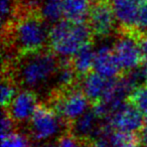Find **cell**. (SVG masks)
<instances>
[{"mask_svg":"<svg viewBox=\"0 0 147 147\" xmlns=\"http://www.w3.org/2000/svg\"><path fill=\"white\" fill-rule=\"evenodd\" d=\"M135 147H143V146H139V145H137V146H135Z\"/></svg>","mask_w":147,"mask_h":147,"instance_id":"836d02e7","label":"cell"},{"mask_svg":"<svg viewBox=\"0 0 147 147\" xmlns=\"http://www.w3.org/2000/svg\"><path fill=\"white\" fill-rule=\"evenodd\" d=\"M55 147H82V143L74 134H63L57 139Z\"/></svg>","mask_w":147,"mask_h":147,"instance_id":"7402d4cb","label":"cell"},{"mask_svg":"<svg viewBox=\"0 0 147 147\" xmlns=\"http://www.w3.org/2000/svg\"><path fill=\"white\" fill-rule=\"evenodd\" d=\"M39 17L49 24H55L63 20V0H41L39 4Z\"/></svg>","mask_w":147,"mask_h":147,"instance_id":"2e32d148","label":"cell"},{"mask_svg":"<svg viewBox=\"0 0 147 147\" xmlns=\"http://www.w3.org/2000/svg\"><path fill=\"white\" fill-rule=\"evenodd\" d=\"M96 51L91 43L86 45L71 59V63L78 76H86L93 71L95 65Z\"/></svg>","mask_w":147,"mask_h":147,"instance_id":"9a60e30c","label":"cell"},{"mask_svg":"<svg viewBox=\"0 0 147 147\" xmlns=\"http://www.w3.org/2000/svg\"><path fill=\"white\" fill-rule=\"evenodd\" d=\"M137 2L139 3V4H142V3H145V2H147V0H136Z\"/></svg>","mask_w":147,"mask_h":147,"instance_id":"4dcf8cb0","label":"cell"},{"mask_svg":"<svg viewBox=\"0 0 147 147\" xmlns=\"http://www.w3.org/2000/svg\"><path fill=\"white\" fill-rule=\"evenodd\" d=\"M144 116L134 105L127 102L109 115L106 124L114 131L136 134L144 125Z\"/></svg>","mask_w":147,"mask_h":147,"instance_id":"8992f818","label":"cell"},{"mask_svg":"<svg viewBox=\"0 0 147 147\" xmlns=\"http://www.w3.org/2000/svg\"><path fill=\"white\" fill-rule=\"evenodd\" d=\"M91 147H110V143H109L107 135L103 134L98 138L94 139L93 143L91 144Z\"/></svg>","mask_w":147,"mask_h":147,"instance_id":"484cf974","label":"cell"},{"mask_svg":"<svg viewBox=\"0 0 147 147\" xmlns=\"http://www.w3.org/2000/svg\"><path fill=\"white\" fill-rule=\"evenodd\" d=\"M108 1H113V0H98V2H108Z\"/></svg>","mask_w":147,"mask_h":147,"instance_id":"1f68e13d","label":"cell"},{"mask_svg":"<svg viewBox=\"0 0 147 147\" xmlns=\"http://www.w3.org/2000/svg\"><path fill=\"white\" fill-rule=\"evenodd\" d=\"M95 51L96 57L94 71L107 79H117L122 69L115 57L113 45L109 42H101Z\"/></svg>","mask_w":147,"mask_h":147,"instance_id":"30bf717a","label":"cell"},{"mask_svg":"<svg viewBox=\"0 0 147 147\" xmlns=\"http://www.w3.org/2000/svg\"><path fill=\"white\" fill-rule=\"evenodd\" d=\"M59 67L57 55L53 51L41 49L22 55L15 65V77L24 89L37 92L55 80Z\"/></svg>","mask_w":147,"mask_h":147,"instance_id":"6da1fadb","label":"cell"},{"mask_svg":"<svg viewBox=\"0 0 147 147\" xmlns=\"http://www.w3.org/2000/svg\"><path fill=\"white\" fill-rule=\"evenodd\" d=\"M129 100L142 114L147 116V84L141 85L135 89Z\"/></svg>","mask_w":147,"mask_h":147,"instance_id":"d6986e66","label":"cell"},{"mask_svg":"<svg viewBox=\"0 0 147 147\" xmlns=\"http://www.w3.org/2000/svg\"><path fill=\"white\" fill-rule=\"evenodd\" d=\"M37 107L38 104L35 93L23 89L22 91L17 93L10 105L7 107L6 112L14 122L25 123L30 121Z\"/></svg>","mask_w":147,"mask_h":147,"instance_id":"9c48e42d","label":"cell"},{"mask_svg":"<svg viewBox=\"0 0 147 147\" xmlns=\"http://www.w3.org/2000/svg\"><path fill=\"white\" fill-rule=\"evenodd\" d=\"M140 71H141L143 81L147 84V61H145V63H143V65L140 67Z\"/></svg>","mask_w":147,"mask_h":147,"instance_id":"f1b7e54d","label":"cell"},{"mask_svg":"<svg viewBox=\"0 0 147 147\" xmlns=\"http://www.w3.org/2000/svg\"><path fill=\"white\" fill-rule=\"evenodd\" d=\"M103 134H106L108 137L110 147H135L138 143V137L135 134L114 131L108 125L104 126Z\"/></svg>","mask_w":147,"mask_h":147,"instance_id":"ac0fdd59","label":"cell"},{"mask_svg":"<svg viewBox=\"0 0 147 147\" xmlns=\"http://www.w3.org/2000/svg\"><path fill=\"white\" fill-rule=\"evenodd\" d=\"M115 79H107L95 71L83 77L81 90L90 102L98 103L104 99Z\"/></svg>","mask_w":147,"mask_h":147,"instance_id":"8fae6325","label":"cell"},{"mask_svg":"<svg viewBox=\"0 0 147 147\" xmlns=\"http://www.w3.org/2000/svg\"><path fill=\"white\" fill-rule=\"evenodd\" d=\"M139 49H140L142 59L144 61H147V38L146 37H144V38L139 40Z\"/></svg>","mask_w":147,"mask_h":147,"instance_id":"4316f807","label":"cell"},{"mask_svg":"<svg viewBox=\"0 0 147 147\" xmlns=\"http://www.w3.org/2000/svg\"><path fill=\"white\" fill-rule=\"evenodd\" d=\"M145 33H146V35H145V37H146V38H147V30L145 31Z\"/></svg>","mask_w":147,"mask_h":147,"instance_id":"d6a6232c","label":"cell"},{"mask_svg":"<svg viewBox=\"0 0 147 147\" xmlns=\"http://www.w3.org/2000/svg\"><path fill=\"white\" fill-rule=\"evenodd\" d=\"M89 104L90 101L82 90L69 88L55 97L53 108L65 122L73 123L90 110Z\"/></svg>","mask_w":147,"mask_h":147,"instance_id":"5b68a950","label":"cell"},{"mask_svg":"<svg viewBox=\"0 0 147 147\" xmlns=\"http://www.w3.org/2000/svg\"><path fill=\"white\" fill-rule=\"evenodd\" d=\"M116 21L125 29L136 27L140 4L136 0H113L111 3Z\"/></svg>","mask_w":147,"mask_h":147,"instance_id":"4fadbf2b","label":"cell"},{"mask_svg":"<svg viewBox=\"0 0 147 147\" xmlns=\"http://www.w3.org/2000/svg\"><path fill=\"white\" fill-rule=\"evenodd\" d=\"M140 140L147 147V118L145 119L144 125L140 131Z\"/></svg>","mask_w":147,"mask_h":147,"instance_id":"83f0119b","label":"cell"},{"mask_svg":"<svg viewBox=\"0 0 147 147\" xmlns=\"http://www.w3.org/2000/svg\"><path fill=\"white\" fill-rule=\"evenodd\" d=\"M78 74L71 65V63L67 59H63L59 63V67L55 74V81L57 87L61 90H67L71 88L77 80Z\"/></svg>","mask_w":147,"mask_h":147,"instance_id":"e0dca14e","label":"cell"},{"mask_svg":"<svg viewBox=\"0 0 147 147\" xmlns=\"http://www.w3.org/2000/svg\"><path fill=\"white\" fill-rule=\"evenodd\" d=\"M1 147H30V143L23 134L13 132L1 138Z\"/></svg>","mask_w":147,"mask_h":147,"instance_id":"44dd1931","label":"cell"},{"mask_svg":"<svg viewBox=\"0 0 147 147\" xmlns=\"http://www.w3.org/2000/svg\"><path fill=\"white\" fill-rule=\"evenodd\" d=\"M100 120L96 113L91 109L71 123V134L80 140L98 138L101 136L103 130V126L100 125Z\"/></svg>","mask_w":147,"mask_h":147,"instance_id":"7c38bea8","label":"cell"},{"mask_svg":"<svg viewBox=\"0 0 147 147\" xmlns=\"http://www.w3.org/2000/svg\"><path fill=\"white\" fill-rule=\"evenodd\" d=\"M136 27L140 30H147V2L140 4Z\"/></svg>","mask_w":147,"mask_h":147,"instance_id":"cb8c5ba5","label":"cell"},{"mask_svg":"<svg viewBox=\"0 0 147 147\" xmlns=\"http://www.w3.org/2000/svg\"><path fill=\"white\" fill-rule=\"evenodd\" d=\"M14 123L15 122L9 116L8 113L4 111L2 116H1V138H3L5 136H8L11 133H13Z\"/></svg>","mask_w":147,"mask_h":147,"instance_id":"603a6c76","label":"cell"},{"mask_svg":"<svg viewBox=\"0 0 147 147\" xmlns=\"http://www.w3.org/2000/svg\"><path fill=\"white\" fill-rule=\"evenodd\" d=\"M63 120L53 107L38 105L32 118L28 122L31 138L39 143L49 142L63 130Z\"/></svg>","mask_w":147,"mask_h":147,"instance_id":"277c9868","label":"cell"},{"mask_svg":"<svg viewBox=\"0 0 147 147\" xmlns=\"http://www.w3.org/2000/svg\"><path fill=\"white\" fill-rule=\"evenodd\" d=\"M113 51L122 71L136 69L143 61L139 40L131 34H123L113 43Z\"/></svg>","mask_w":147,"mask_h":147,"instance_id":"52a82bcc","label":"cell"},{"mask_svg":"<svg viewBox=\"0 0 147 147\" xmlns=\"http://www.w3.org/2000/svg\"><path fill=\"white\" fill-rule=\"evenodd\" d=\"M18 91H17L15 82L10 79H3L1 84V104L3 108H7L15 98Z\"/></svg>","mask_w":147,"mask_h":147,"instance_id":"ffe728a7","label":"cell"},{"mask_svg":"<svg viewBox=\"0 0 147 147\" xmlns=\"http://www.w3.org/2000/svg\"><path fill=\"white\" fill-rule=\"evenodd\" d=\"M36 147H55V145L51 142H45V143H39Z\"/></svg>","mask_w":147,"mask_h":147,"instance_id":"f546056e","label":"cell"},{"mask_svg":"<svg viewBox=\"0 0 147 147\" xmlns=\"http://www.w3.org/2000/svg\"><path fill=\"white\" fill-rule=\"evenodd\" d=\"M12 2L11 0H1L0 3V11H1V17L2 20L5 21V19L9 18L12 13Z\"/></svg>","mask_w":147,"mask_h":147,"instance_id":"d4e9b609","label":"cell"},{"mask_svg":"<svg viewBox=\"0 0 147 147\" xmlns=\"http://www.w3.org/2000/svg\"><path fill=\"white\" fill-rule=\"evenodd\" d=\"M63 18L71 22L82 23L89 18L93 5L91 0H63Z\"/></svg>","mask_w":147,"mask_h":147,"instance_id":"5bb4252c","label":"cell"},{"mask_svg":"<svg viewBox=\"0 0 147 147\" xmlns=\"http://www.w3.org/2000/svg\"><path fill=\"white\" fill-rule=\"evenodd\" d=\"M92 34L89 24L63 19L49 27V49L61 61H69L82 47L91 43Z\"/></svg>","mask_w":147,"mask_h":147,"instance_id":"7a4b0ae2","label":"cell"},{"mask_svg":"<svg viewBox=\"0 0 147 147\" xmlns=\"http://www.w3.org/2000/svg\"><path fill=\"white\" fill-rule=\"evenodd\" d=\"M49 28L37 16H25L14 24L11 31V40L17 51L24 53L43 49L49 45Z\"/></svg>","mask_w":147,"mask_h":147,"instance_id":"3957f363","label":"cell"},{"mask_svg":"<svg viewBox=\"0 0 147 147\" xmlns=\"http://www.w3.org/2000/svg\"><path fill=\"white\" fill-rule=\"evenodd\" d=\"M88 21L93 34L102 38L109 36L117 24L112 6L108 2H98L93 5Z\"/></svg>","mask_w":147,"mask_h":147,"instance_id":"ba28073f","label":"cell"}]
</instances>
